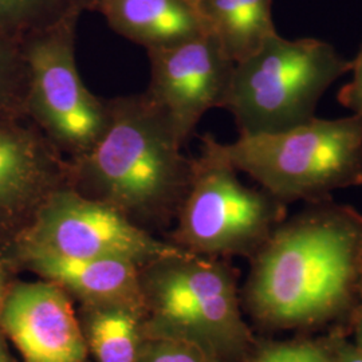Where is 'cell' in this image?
I'll list each match as a JSON object with an SVG mask.
<instances>
[{
  "mask_svg": "<svg viewBox=\"0 0 362 362\" xmlns=\"http://www.w3.org/2000/svg\"><path fill=\"white\" fill-rule=\"evenodd\" d=\"M106 105L100 140L69 158L70 188L113 206L144 228L168 221L188 192L194 157L182 153L168 118L145 91Z\"/></svg>",
  "mask_w": 362,
  "mask_h": 362,
  "instance_id": "1",
  "label": "cell"
},
{
  "mask_svg": "<svg viewBox=\"0 0 362 362\" xmlns=\"http://www.w3.org/2000/svg\"><path fill=\"white\" fill-rule=\"evenodd\" d=\"M362 250V230L342 214L298 220L259 251L251 298L262 317L298 322L333 309L346 296Z\"/></svg>",
  "mask_w": 362,
  "mask_h": 362,
  "instance_id": "2",
  "label": "cell"
},
{
  "mask_svg": "<svg viewBox=\"0 0 362 362\" xmlns=\"http://www.w3.org/2000/svg\"><path fill=\"white\" fill-rule=\"evenodd\" d=\"M349 69L350 59L325 40L275 33L235 64L223 109L239 134L290 129L317 117L322 95Z\"/></svg>",
  "mask_w": 362,
  "mask_h": 362,
  "instance_id": "3",
  "label": "cell"
},
{
  "mask_svg": "<svg viewBox=\"0 0 362 362\" xmlns=\"http://www.w3.org/2000/svg\"><path fill=\"white\" fill-rule=\"evenodd\" d=\"M215 151L278 200L315 197L362 184V121L318 118L275 133L211 136Z\"/></svg>",
  "mask_w": 362,
  "mask_h": 362,
  "instance_id": "4",
  "label": "cell"
},
{
  "mask_svg": "<svg viewBox=\"0 0 362 362\" xmlns=\"http://www.w3.org/2000/svg\"><path fill=\"white\" fill-rule=\"evenodd\" d=\"M145 338L181 337L220 357L243 349L242 322L231 274L187 250L140 267Z\"/></svg>",
  "mask_w": 362,
  "mask_h": 362,
  "instance_id": "5",
  "label": "cell"
},
{
  "mask_svg": "<svg viewBox=\"0 0 362 362\" xmlns=\"http://www.w3.org/2000/svg\"><path fill=\"white\" fill-rule=\"evenodd\" d=\"M279 202L267 191L252 189L215 151L211 134L202 139L192 177L176 218V246L197 255L247 252L263 246L279 215Z\"/></svg>",
  "mask_w": 362,
  "mask_h": 362,
  "instance_id": "6",
  "label": "cell"
},
{
  "mask_svg": "<svg viewBox=\"0 0 362 362\" xmlns=\"http://www.w3.org/2000/svg\"><path fill=\"white\" fill-rule=\"evenodd\" d=\"M82 13H70L22 42L30 70L28 119L67 158L91 149L107 122L106 100L94 95L78 71L76 38Z\"/></svg>",
  "mask_w": 362,
  "mask_h": 362,
  "instance_id": "7",
  "label": "cell"
},
{
  "mask_svg": "<svg viewBox=\"0 0 362 362\" xmlns=\"http://www.w3.org/2000/svg\"><path fill=\"white\" fill-rule=\"evenodd\" d=\"M16 246L70 258L127 260L139 267L184 251L157 239L113 206L70 187L55 191L45 202Z\"/></svg>",
  "mask_w": 362,
  "mask_h": 362,
  "instance_id": "8",
  "label": "cell"
},
{
  "mask_svg": "<svg viewBox=\"0 0 362 362\" xmlns=\"http://www.w3.org/2000/svg\"><path fill=\"white\" fill-rule=\"evenodd\" d=\"M146 54L151 82L145 93L184 146L208 110L223 107L235 64L208 33Z\"/></svg>",
  "mask_w": 362,
  "mask_h": 362,
  "instance_id": "9",
  "label": "cell"
},
{
  "mask_svg": "<svg viewBox=\"0 0 362 362\" xmlns=\"http://www.w3.org/2000/svg\"><path fill=\"white\" fill-rule=\"evenodd\" d=\"M70 187V161L31 121L0 127V259L55 191Z\"/></svg>",
  "mask_w": 362,
  "mask_h": 362,
  "instance_id": "10",
  "label": "cell"
},
{
  "mask_svg": "<svg viewBox=\"0 0 362 362\" xmlns=\"http://www.w3.org/2000/svg\"><path fill=\"white\" fill-rule=\"evenodd\" d=\"M0 325L23 362L88 361L89 350L71 297L54 282L13 279Z\"/></svg>",
  "mask_w": 362,
  "mask_h": 362,
  "instance_id": "11",
  "label": "cell"
},
{
  "mask_svg": "<svg viewBox=\"0 0 362 362\" xmlns=\"http://www.w3.org/2000/svg\"><path fill=\"white\" fill-rule=\"evenodd\" d=\"M15 274L30 272L61 286L81 303L143 305L140 267L117 259L70 258L37 247L16 246L4 258Z\"/></svg>",
  "mask_w": 362,
  "mask_h": 362,
  "instance_id": "12",
  "label": "cell"
},
{
  "mask_svg": "<svg viewBox=\"0 0 362 362\" xmlns=\"http://www.w3.org/2000/svg\"><path fill=\"white\" fill-rule=\"evenodd\" d=\"M118 35L148 50L168 47L207 33L200 10L189 0H95Z\"/></svg>",
  "mask_w": 362,
  "mask_h": 362,
  "instance_id": "13",
  "label": "cell"
},
{
  "mask_svg": "<svg viewBox=\"0 0 362 362\" xmlns=\"http://www.w3.org/2000/svg\"><path fill=\"white\" fill-rule=\"evenodd\" d=\"M95 362H136L145 342V308L127 302L81 303L77 314Z\"/></svg>",
  "mask_w": 362,
  "mask_h": 362,
  "instance_id": "14",
  "label": "cell"
},
{
  "mask_svg": "<svg viewBox=\"0 0 362 362\" xmlns=\"http://www.w3.org/2000/svg\"><path fill=\"white\" fill-rule=\"evenodd\" d=\"M199 8L208 34L233 64L258 52L278 33L272 0H200Z\"/></svg>",
  "mask_w": 362,
  "mask_h": 362,
  "instance_id": "15",
  "label": "cell"
},
{
  "mask_svg": "<svg viewBox=\"0 0 362 362\" xmlns=\"http://www.w3.org/2000/svg\"><path fill=\"white\" fill-rule=\"evenodd\" d=\"M95 0H0V40L23 42L70 13L90 11Z\"/></svg>",
  "mask_w": 362,
  "mask_h": 362,
  "instance_id": "16",
  "label": "cell"
},
{
  "mask_svg": "<svg viewBox=\"0 0 362 362\" xmlns=\"http://www.w3.org/2000/svg\"><path fill=\"white\" fill-rule=\"evenodd\" d=\"M30 70L23 43L0 40V127L28 119Z\"/></svg>",
  "mask_w": 362,
  "mask_h": 362,
  "instance_id": "17",
  "label": "cell"
},
{
  "mask_svg": "<svg viewBox=\"0 0 362 362\" xmlns=\"http://www.w3.org/2000/svg\"><path fill=\"white\" fill-rule=\"evenodd\" d=\"M136 362H223L216 351L181 337L145 338Z\"/></svg>",
  "mask_w": 362,
  "mask_h": 362,
  "instance_id": "18",
  "label": "cell"
},
{
  "mask_svg": "<svg viewBox=\"0 0 362 362\" xmlns=\"http://www.w3.org/2000/svg\"><path fill=\"white\" fill-rule=\"evenodd\" d=\"M255 362H327V360L318 348L302 344L267 348L259 354Z\"/></svg>",
  "mask_w": 362,
  "mask_h": 362,
  "instance_id": "19",
  "label": "cell"
},
{
  "mask_svg": "<svg viewBox=\"0 0 362 362\" xmlns=\"http://www.w3.org/2000/svg\"><path fill=\"white\" fill-rule=\"evenodd\" d=\"M349 73L351 78L342 86L337 98L339 104L349 110L351 116L362 121V43L356 57L350 61Z\"/></svg>",
  "mask_w": 362,
  "mask_h": 362,
  "instance_id": "20",
  "label": "cell"
},
{
  "mask_svg": "<svg viewBox=\"0 0 362 362\" xmlns=\"http://www.w3.org/2000/svg\"><path fill=\"white\" fill-rule=\"evenodd\" d=\"M13 279H15V272L7 266V263L3 259H0V321H1V313H3L6 296ZM0 333H3L1 325H0Z\"/></svg>",
  "mask_w": 362,
  "mask_h": 362,
  "instance_id": "21",
  "label": "cell"
},
{
  "mask_svg": "<svg viewBox=\"0 0 362 362\" xmlns=\"http://www.w3.org/2000/svg\"><path fill=\"white\" fill-rule=\"evenodd\" d=\"M0 362H16L8 348L7 338L3 333H0Z\"/></svg>",
  "mask_w": 362,
  "mask_h": 362,
  "instance_id": "22",
  "label": "cell"
},
{
  "mask_svg": "<svg viewBox=\"0 0 362 362\" xmlns=\"http://www.w3.org/2000/svg\"><path fill=\"white\" fill-rule=\"evenodd\" d=\"M349 362H362V357H356V358H351Z\"/></svg>",
  "mask_w": 362,
  "mask_h": 362,
  "instance_id": "23",
  "label": "cell"
},
{
  "mask_svg": "<svg viewBox=\"0 0 362 362\" xmlns=\"http://www.w3.org/2000/svg\"><path fill=\"white\" fill-rule=\"evenodd\" d=\"M191 3H194V6L199 8V3H200V0H189ZM200 10V8H199Z\"/></svg>",
  "mask_w": 362,
  "mask_h": 362,
  "instance_id": "24",
  "label": "cell"
},
{
  "mask_svg": "<svg viewBox=\"0 0 362 362\" xmlns=\"http://www.w3.org/2000/svg\"><path fill=\"white\" fill-rule=\"evenodd\" d=\"M360 342H361V346H362V327H361V332H360Z\"/></svg>",
  "mask_w": 362,
  "mask_h": 362,
  "instance_id": "25",
  "label": "cell"
}]
</instances>
